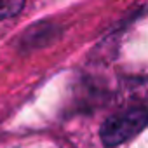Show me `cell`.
Segmentation results:
<instances>
[{
	"instance_id": "cell-1",
	"label": "cell",
	"mask_w": 148,
	"mask_h": 148,
	"mask_svg": "<svg viewBox=\"0 0 148 148\" xmlns=\"http://www.w3.org/2000/svg\"><path fill=\"white\" fill-rule=\"evenodd\" d=\"M148 125L146 108H131L127 112L110 117L101 125V141L105 146H119L120 143L134 138Z\"/></svg>"
},
{
	"instance_id": "cell-2",
	"label": "cell",
	"mask_w": 148,
	"mask_h": 148,
	"mask_svg": "<svg viewBox=\"0 0 148 148\" xmlns=\"http://www.w3.org/2000/svg\"><path fill=\"white\" fill-rule=\"evenodd\" d=\"M25 0H0V21L21 12Z\"/></svg>"
}]
</instances>
